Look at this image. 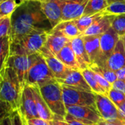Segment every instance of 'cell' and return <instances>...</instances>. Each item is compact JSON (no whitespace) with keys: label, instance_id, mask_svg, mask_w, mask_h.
<instances>
[{"label":"cell","instance_id":"cell-1","mask_svg":"<svg viewBox=\"0 0 125 125\" xmlns=\"http://www.w3.org/2000/svg\"><path fill=\"white\" fill-rule=\"evenodd\" d=\"M51 25L43 13L40 2L26 0L12 15L10 42L14 43L34 31H50Z\"/></svg>","mask_w":125,"mask_h":125},{"label":"cell","instance_id":"cell-2","mask_svg":"<svg viewBox=\"0 0 125 125\" xmlns=\"http://www.w3.org/2000/svg\"><path fill=\"white\" fill-rule=\"evenodd\" d=\"M0 100L1 115L20 109L22 87L15 71L6 65L0 70Z\"/></svg>","mask_w":125,"mask_h":125},{"label":"cell","instance_id":"cell-3","mask_svg":"<svg viewBox=\"0 0 125 125\" xmlns=\"http://www.w3.org/2000/svg\"><path fill=\"white\" fill-rule=\"evenodd\" d=\"M48 31H34L17 42H10V56H29L38 53L44 47Z\"/></svg>","mask_w":125,"mask_h":125},{"label":"cell","instance_id":"cell-4","mask_svg":"<svg viewBox=\"0 0 125 125\" xmlns=\"http://www.w3.org/2000/svg\"><path fill=\"white\" fill-rule=\"evenodd\" d=\"M40 89L54 116L64 119L67 115V108L63 99L61 83L56 79L40 86Z\"/></svg>","mask_w":125,"mask_h":125},{"label":"cell","instance_id":"cell-5","mask_svg":"<svg viewBox=\"0 0 125 125\" xmlns=\"http://www.w3.org/2000/svg\"><path fill=\"white\" fill-rule=\"evenodd\" d=\"M63 99L66 108L73 105H92L96 107L95 93L79 88L62 84Z\"/></svg>","mask_w":125,"mask_h":125},{"label":"cell","instance_id":"cell-6","mask_svg":"<svg viewBox=\"0 0 125 125\" xmlns=\"http://www.w3.org/2000/svg\"><path fill=\"white\" fill-rule=\"evenodd\" d=\"M53 80H56L53 73L45 59L40 54L29 69L26 84L40 87Z\"/></svg>","mask_w":125,"mask_h":125},{"label":"cell","instance_id":"cell-7","mask_svg":"<svg viewBox=\"0 0 125 125\" xmlns=\"http://www.w3.org/2000/svg\"><path fill=\"white\" fill-rule=\"evenodd\" d=\"M40 53L29 56H10L6 65L11 67L18 75L22 89L27 83L28 73L30 67L38 58Z\"/></svg>","mask_w":125,"mask_h":125},{"label":"cell","instance_id":"cell-8","mask_svg":"<svg viewBox=\"0 0 125 125\" xmlns=\"http://www.w3.org/2000/svg\"><path fill=\"white\" fill-rule=\"evenodd\" d=\"M67 114L72 118L88 125H97L102 119L97 108L92 105H73L67 108Z\"/></svg>","mask_w":125,"mask_h":125},{"label":"cell","instance_id":"cell-9","mask_svg":"<svg viewBox=\"0 0 125 125\" xmlns=\"http://www.w3.org/2000/svg\"><path fill=\"white\" fill-rule=\"evenodd\" d=\"M96 108L103 119L106 120L120 119L125 121V117L122 115L117 106L105 94L95 93Z\"/></svg>","mask_w":125,"mask_h":125},{"label":"cell","instance_id":"cell-10","mask_svg":"<svg viewBox=\"0 0 125 125\" xmlns=\"http://www.w3.org/2000/svg\"><path fill=\"white\" fill-rule=\"evenodd\" d=\"M39 53L45 59L49 68L53 73L56 80L64 79L72 69L63 64L54 54H53L45 45Z\"/></svg>","mask_w":125,"mask_h":125},{"label":"cell","instance_id":"cell-11","mask_svg":"<svg viewBox=\"0 0 125 125\" xmlns=\"http://www.w3.org/2000/svg\"><path fill=\"white\" fill-rule=\"evenodd\" d=\"M87 54L92 64H97L100 66L106 65V61L103 57L100 49V35L86 36L82 35Z\"/></svg>","mask_w":125,"mask_h":125},{"label":"cell","instance_id":"cell-12","mask_svg":"<svg viewBox=\"0 0 125 125\" xmlns=\"http://www.w3.org/2000/svg\"><path fill=\"white\" fill-rule=\"evenodd\" d=\"M20 111L26 120L40 118L31 87L29 84H26L22 90Z\"/></svg>","mask_w":125,"mask_h":125},{"label":"cell","instance_id":"cell-13","mask_svg":"<svg viewBox=\"0 0 125 125\" xmlns=\"http://www.w3.org/2000/svg\"><path fill=\"white\" fill-rule=\"evenodd\" d=\"M62 0H42L41 9L49 21L52 29L62 21Z\"/></svg>","mask_w":125,"mask_h":125},{"label":"cell","instance_id":"cell-14","mask_svg":"<svg viewBox=\"0 0 125 125\" xmlns=\"http://www.w3.org/2000/svg\"><path fill=\"white\" fill-rule=\"evenodd\" d=\"M89 0L64 1L62 4V21H75L83 15Z\"/></svg>","mask_w":125,"mask_h":125},{"label":"cell","instance_id":"cell-15","mask_svg":"<svg viewBox=\"0 0 125 125\" xmlns=\"http://www.w3.org/2000/svg\"><path fill=\"white\" fill-rule=\"evenodd\" d=\"M119 39L120 36L112 26L100 35V49L103 57L105 61H107L108 58L114 51Z\"/></svg>","mask_w":125,"mask_h":125},{"label":"cell","instance_id":"cell-16","mask_svg":"<svg viewBox=\"0 0 125 125\" xmlns=\"http://www.w3.org/2000/svg\"><path fill=\"white\" fill-rule=\"evenodd\" d=\"M106 66L116 72L125 67V49L123 40L121 37L114 51L106 61Z\"/></svg>","mask_w":125,"mask_h":125},{"label":"cell","instance_id":"cell-17","mask_svg":"<svg viewBox=\"0 0 125 125\" xmlns=\"http://www.w3.org/2000/svg\"><path fill=\"white\" fill-rule=\"evenodd\" d=\"M70 43L76 56L77 61L80 65L81 70L89 68L92 63L86 51L82 34L74 39H72L70 40Z\"/></svg>","mask_w":125,"mask_h":125},{"label":"cell","instance_id":"cell-18","mask_svg":"<svg viewBox=\"0 0 125 125\" xmlns=\"http://www.w3.org/2000/svg\"><path fill=\"white\" fill-rule=\"evenodd\" d=\"M31 87L40 118L47 121H52L54 115L45 101L41 94L40 87L37 86H31Z\"/></svg>","mask_w":125,"mask_h":125},{"label":"cell","instance_id":"cell-19","mask_svg":"<svg viewBox=\"0 0 125 125\" xmlns=\"http://www.w3.org/2000/svg\"><path fill=\"white\" fill-rule=\"evenodd\" d=\"M115 16L116 15H105L100 18L94 22L93 24L82 34V35H102L112 26V23Z\"/></svg>","mask_w":125,"mask_h":125},{"label":"cell","instance_id":"cell-20","mask_svg":"<svg viewBox=\"0 0 125 125\" xmlns=\"http://www.w3.org/2000/svg\"><path fill=\"white\" fill-rule=\"evenodd\" d=\"M70 40L59 32L49 31L45 46L55 56L69 42Z\"/></svg>","mask_w":125,"mask_h":125},{"label":"cell","instance_id":"cell-21","mask_svg":"<svg viewBox=\"0 0 125 125\" xmlns=\"http://www.w3.org/2000/svg\"><path fill=\"white\" fill-rule=\"evenodd\" d=\"M57 81L62 84H66L88 92H92L91 87L86 82L81 70H72L64 79H60Z\"/></svg>","mask_w":125,"mask_h":125},{"label":"cell","instance_id":"cell-22","mask_svg":"<svg viewBox=\"0 0 125 125\" xmlns=\"http://www.w3.org/2000/svg\"><path fill=\"white\" fill-rule=\"evenodd\" d=\"M56 56L69 68L75 70H81L80 65L77 61L70 42H69Z\"/></svg>","mask_w":125,"mask_h":125},{"label":"cell","instance_id":"cell-23","mask_svg":"<svg viewBox=\"0 0 125 125\" xmlns=\"http://www.w3.org/2000/svg\"><path fill=\"white\" fill-rule=\"evenodd\" d=\"M50 31L59 32L70 40L82 34L76 26L75 21H62L54 28H53Z\"/></svg>","mask_w":125,"mask_h":125},{"label":"cell","instance_id":"cell-24","mask_svg":"<svg viewBox=\"0 0 125 125\" xmlns=\"http://www.w3.org/2000/svg\"><path fill=\"white\" fill-rule=\"evenodd\" d=\"M105 16L103 13V12H100L95 14L92 15H83L80 18L77 19L75 21V23L76 26H78L79 31L83 34L89 26H91L94 22H95L97 20H98L100 18Z\"/></svg>","mask_w":125,"mask_h":125},{"label":"cell","instance_id":"cell-25","mask_svg":"<svg viewBox=\"0 0 125 125\" xmlns=\"http://www.w3.org/2000/svg\"><path fill=\"white\" fill-rule=\"evenodd\" d=\"M81 73H82L84 78L86 79V82L91 87L93 92L97 93V94H105V95L108 94L106 91L99 84V83L97 82V81L94 76V72L90 68H86L85 70H81Z\"/></svg>","mask_w":125,"mask_h":125},{"label":"cell","instance_id":"cell-26","mask_svg":"<svg viewBox=\"0 0 125 125\" xmlns=\"http://www.w3.org/2000/svg\"><path fill=\"white\" fill-rule=\"evenodd\" d=\"M92 71L103 76L111 84H113L118 78L115 71L109 69L106 65L100 66L97 64H91L89 67Z\"/></svg>","mask_w":125,"mask_h":125},{"label":"cell","instance_id":"cell-27","mask_svg":"<svg viewBox=\"0 0 125 125\" xmlns=\"http://www.w3.org/2000/svg\"><path fill=\"white\" fill-rule=\"evenodd\" d=\"M104 15H119L125 14V0H114L108 4L103 11Z\"/></svg>","mask_w":125,"mask_h":125},{"label":"cell","instance_id":"cell-28","mask_svg":"<svg viewBox=\"0 0 125 125\" xmlns=\"http://www.w3.org/2000/svg\"><path fill=\"white\" fill-rule=\"evenodd\" d=\"M108 5V0H89L83 15H92L103 11Z\"/></svg>","mask_w":125,"mask_h":125},{"label":"cell","instance_id":"cell-29","mask_svg":"<svg viewBox=\"0 0 125 125\" xmlns=\"http://www.w3.org/2000/svg\"><path fill=\"white\" fill-rule=\"evenodd\" d=\"M10 55V37L1 38L0 43V59L1 69H3L8 61Z\"/></svg>","mask_w":125,"mask_h":125},{"label":"cell","instance_id":"cell-30","mask_svg":"<svg viewBox=\"0 0 125 125\" xmlns=\"http://www.w3.org/2000/svg\"><path fill=\"white\" fill-rule=\"evenodd\" d=\"M16 0H2L0 1V18L12 15L18 7Z\"/></svg>","mask_w":125,"mask_h":125},{"label":"cell","instance_id":"cell-31","mask_svg":"<svg viewBox=\"0 0 125 125\" xmlns=\"http://www.w3.org/2000/svg\"><path fill=\"white\" fill-rule=\"evenodd\" d=\"M12 26V15L0 18V38L10 37Z\"/></svg>","mask_w":125,"mask_h":125},{"label":"cell","instance_id":"cell-32","mask_svg":"<svg viewBox=\"0 0 125 125\" xmlns=\"http://www.w3.org/2000/svg\"><path fill=\"white\" fill-rule=\"evenodd\" d=\"M112 27L120 37L125 35V14L116 15L114 17Z\"/></svg>","mask_w":125,"mask_h":125},{"label":"cell","instance_id":"cell-33","mask_svg":"<svg viewBox=\"0 0 125 125\" xmlns=\"http://www.w3.org/2000/svg\"><path fill=\"white\" fill-rule=\"evenodd\" d=\"M107 96L111 99V100L116 106H119V105H121L122 103H124L125 101V93H123L120 91H118L116 89H114L113 88H111L110 89Z\"/></svg>","mask_w":125,"mask_h":125},{"label":"cell","instance_id":"cell-34","mask_svg":"<svg viewBox=\"0 0 125 125\" xmlns=\"http://www.w3.org/2000/svg\"><path fill=\"white\" fill-rule=\"evenodd\" d=\"M12 125H27V120L23 117L20 109L14 111L11 114Z\"/></svg>","mask_w":125,"mask_h":125},{"label":"cell","instance_id":"cell-35","mask_svg":"<svg viewBox=\"0 0 125 125\" xmlns=\"http://www.w3.org/2000/svg\"><path fill=\"white\" fill-rule=\"evenodd\" d=\"M96 125H125V121L120 119L106 120L102 119Z\"/></svg>","mask_w":125,"mask_h":125},{"label":"cell","instance_id":"cell-36","mask_svg":"<svg viewBox=\"0 0 125 125\" xmlns=\"http://www.w3.org/2000/svg\"><path fill=\"white\" fill-rule=\"evenodd\" d=\"M112 88L120 91L125 94V80H119L117 79L113 84Z\"/></svg>","mask_w":125,"mask_h":125},{"label":"cell","instance_id":"cell-37","mask_svg":"<svg viewBox=\"0 0 125 125\" xmlns=\"http://www.w3.org/2000/svg\"><path fill=\"white\" fill-rule=\"evenodd\" d=\"M27 122L34 125H52L51 121H47L41 118H34L27 120Z\"/></svg>","mask_w":125,"mask_h":125},{"label":"cell","instance_id":"cell-38","mask_svg":"<svg viewBox=\"0 0 125 125\" xmlns=\"http://www.w3.org/2000/svg\"><path fill=\"white\" fill-rule=\"evenodd\" d=\"M65 121L67 122V124L69 125H88V124H85L83 122H81L80 121H78L73 118H72L70 115H68L67 114V115L65 116L64 118Z\"/></svg>","mask_w":125,"mask_h":125},{"label":"cell","instance_id":"cell-39","mask_svg":"<svg viewBox=\"0 0 125 125\" xmlns=\"http://www.w3.org/2000/svg\"><path fill=\"white\" fill-rule=\"evenodd\" d=\"M11 114H5L1 115V125H12Z\"/></svg>","mask_w":125,"mask_h":125},{"label":"cell","instance_id":"cell-40","mask_svg":"<svg viewBox=\"0 0 125 125\" xmlns=\"http://www.w3.org/2000/svg\"><path fill=\"white\" fill-rule=\"evenodd\" d=\"M51 124L52 125H69L64 119L57 116H53V119L51 121Z\"/></svg>","mask_w":125,"mask_h":125},{"label":"cell","instance_id":"cell-41","mask_svg":"<svg viewBox=\"0 0 125 125\" xmlns=\"http://www.w3.org/2000/svg\"><path fill=\"white\" fill-rule=\"evenodd\" d=\"M117 78L119 80H125V67L116 72Z\"/></svg>","mask_w":125,"mask_h":125},{"label":"cell","instance_id":"cell-42","mask_svg":"<svg viewBox=\"0 0 125 125\" xmlns=\"http://www.w3.org/2000/svg\"><path fill=\"white\" fill-rule=\"evenodd\" d=\"M26 0H16V1L18 3V4H22V3H23L24 1H26Z\"/></svg>","mask_w":125,"mask_h":125},{"label":"cell","instance_id":"cell-43","mask_svg":"<svg viewBox=\"0 0 125 125\" xmlns=\"http://www.w3.org/2000/svg\"><path fill=\"white\" fill-rule=\"evenodd\" d=\"M121 38H122V40H123V42H124V45H125V35H124V36H122V37H121Z\"/></svg>","mask_w":125,"mask_h":125},{"label":"cell","instance_id":"cell-44","mask_svg":"<svg viewBox=\"0 0 125 125\" xmlns=\"http://www.w3.org/2000/svg\"><path fill=\"white\" fill-rule=\"evenodd\" d=\"M64 1H82V0H62Z\"/></svg>","mask_w":125,"mask_h":125},{"label":"cell","instance_id":"cell-45","mask_svg":"<svg viewBox=\"0 0 125 125\" xmlns=\"http://www.w3.org/2000/svg\"><path fill=\"white\" fill-rule=\"evenodd\" d=\"M30 1H38V2H40V1H42V0H30Z\"/></svg>","mask_w":125,"mask_h":125},{"label":"cell","instance_id":"cell-46","mask_svg":"<svg viewBox=\"0 0 125 125\" xmlns=\"http://www.w3.org/2000/svg\"><path fill=\"white\" fill-rule=\"evenodd\" d=\"M113 1H114V0H108V4H110V3H111Z\"/></svg>","mask_w":125,"mask_h":125},{"label":"cell","instance_id":"cell-47","mask_svg":"<svg viewBox=\"0 0 125 125\" xmlns=\"http://www.w3.org/2000/svg\"><path fill=\"white\" fill-rule=\"evenodd\" d=\"M27 125H32V124H31V123H29V122H27Z\"/></svg>","mask_w":125,"mask_h":125},{"label":"cell","instance_id":"cell-48","mask_svg":"<svg viewBox=\"0 0 125 125\" xmlns=\"http://www.w3.org/2000/svg\"><path fill=\"white\" fill-rule=\"evenodd\" d=\"M2 1V0H0V1Z\"/></svg>","mask_w":125,"mask_h":125}]
</instances>
